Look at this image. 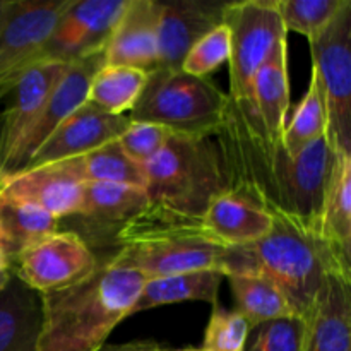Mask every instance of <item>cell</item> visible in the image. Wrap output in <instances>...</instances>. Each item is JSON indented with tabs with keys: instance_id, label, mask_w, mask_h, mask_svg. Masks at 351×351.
Masks as SVG:
<instances>
[{
	"instance_id": "obj_1",
	"label": "cell",
	"mask_w": 351,
	"mask_h": 351,
	"mask_svg": "<svg viewBox=\"0 0 351 351\" xmlns=\"http://www.w3.org/2000/svg\"><path fill=\"white\" fill-rule=\"evenodd\" d=\"M144 281L137 271L98 261L82 280L43 293L36 351H98L132 315Z\"/></svg>"
},
{
	"instance_id": "obj_2",
	"label": "cell",
	"mask_w": 351,
	"mask_h": 351,
	"mask_svg": "<svg viewBox=\"0 0 351 351\" xmlns=\"http://www.w3.org/2000/svg\"><path fill=\"white\" fill-rule=\"evenodd\" d=\"M240 271H256L269 278L302 319L311 312L329 273L351 274L322 239L317 223L287 215H274L271 230L259 242L232 247L228 273Z\"/></svg>"
},
{
	"instance_id": "obj_3",
	"label": "cell",
	"mask_w": 351,
	"mask_h": 351,
	"mask_svg": "<svg viewBox=\"0 0 351 351\" xmlns=\"http://www.w3.org/2000/svg\"><path fill=\"white\" fill-rule=\"evenodd\" d=\"M147 204L180 216L202 218L209 202L226 191L215 136L171 134L163 149L144 165Z\"/></svg>"
},
{
	"instance_id": "obj_4",
	"label": "cell",
	"mask_w": 351,
	"mask_h": 351,
	"mask_svg": "<svg viewBox=\"0 0 351 351\" xmlns=\"http://www.w3.org/2000/svg\"><path fill=\"white\" fill-rule=\"evenodd\" d=\"M225 112L226 93L209 77L191 75L182 69H153L129 119L156 123L178 136L213 137Z\"/></svg>"
},
{
	"instance_id": "obj_5",
	"label": "cell",
	"mask_w": 351,
	"mask_h": 351,
	"mask_svg": "<svg viewBox=\"0 0 351 351\" xmlns=\"http://www.w3.org/2000/svg\"><path fill=\"white\" fill-rule=\"evenodd\" d=\"M223 23L232 34L228 58L230 91L226 108L257 115L254 108L252 84L257 71L288 31L281 21L278 0H243L228 2Z\"/></svg>"
},
{
	"instance_id": "obj_6",
	"label": "cell",
	"mask_w": 351,
	"mask_h": 351,
	"mask_svg": "<svg viewBox=\"0 0 351 351\" xmlns=\"http://www.w3.org/2000/svg\"><path fill=\"white\" fill-rule=\"evenodd\" d=\"M312 74L328 115L329 146L351 154V2L345 0L331 23L308 40Z\"/></svg>"
},
{
	"instance_id": "obj_7",
	"label": "cell",
	"mask_w": 351,
	"mask_h": 351,
	"mask_svg": "<svg viewBox=\"0 0 351 351\" xmlns=\"http://www.w3.org/2000/svg\"><path fill=\"white\" fill-rule=\"evenodd\" d=\"M335 154L326 136L308 144L295 156H290L283 146L278 147L273 160L271 216L287 215L319 225Z\"/></svg>"
},
{
	"instance_id": "obj_8",
	"label": "cell",
	"mask_w": 351,
	"mask_h": 351,
	"mask_svg": "<svg viewBox=\"0 0 351 351\" xmlns=\"http://www.w3.org/2000/svg\"><path fill=\"white\" fill-rule=\"evenodd\" d=\"M69 0H9L0 23V101L24 72L41 62L45 47Z\"/></svg>"
},
{
	"instance_id": "obj_9",
	"label": "cell",
	"mask_w": 351,
	"mask_h": 351,
	"mask_svg": "<svg viewBox=\"0 0 351 351\" xmlns=\"http://www.w3.org/2000/svg\"><path fill=\"white\" fill-rule=\"evenodd\" d=\"M98 266L96 254L74 232H55L17 256L12 273L40 295L60 290Z\"/></svg>"
},
{
	"instance_id": "obj_10",
	"label": "cell",
	"mask_w": 351,
	"mask_h": 351,
	"mask_svg": "<svg viewBox=\"0 0 351 351\" xmlns=\"http://www.w3.org/2000/svg\"><path fill=\"white\" fill-rule=\"evenodd\" d=\"M103 65H105V48L67 65V71L58 81L48 101L45 103L36 119L29 123L26 132L21 136L10 156L3 163V177L23 171L41 144L51 136V132L86 101L89 84Z\"/></svg>"
},
{
	"instance_id": "obj_11",
	"label": "cell",
	"mask_w": 351,
	"mask_h": 351,
	"mask_svg": "<svg viewBox=\"0 0 351 351\" xmlns=\"http://www.w3.org/2000/svg\"><path fill=\"white\" fill-rule=\"evenodd\" d=\"M226 252L228 247L221 242L201 235L127 245L105 261L113 266L137 271L146 278H160L206 269L223 271Z\"/></svg>"
},
{
	"instance_id": "obj_12",
	"label": "cell",
	"mask_w": 351,
	"mask_h": 351,
	"mask_svg": "<svg viewBox=\"0 0 351 351\" xmlns=\"http://www.w3.org/2000/svg\"><path fill=\"white\" fill-rule=\"evenodd\" d=\"M123 5L125 0H69L41 60L71 64L103 50Z\"/></svg>"
},
{
	"instance_id": "obj_13",
	"label": "cell",
	"mask_w": 351,
	"mask_h": 351,
	"mask_svg": "<svg viewBox=\"0 0 351 351\" xmlns=\"http://www.w3.org/2000/svg\"><path fill=\"white\" fill-rule=\"evenodd\" d=\"M147 204L146 191L134 185L89 182L84 184L77 215L81 230L74 232L89 249H115V237L123 225Z\"/></svg>"
},
{
	"instance_id": "obj_14",
	"label": "cell",
	"mask_w": 351,
	"mask_h": 351,
	"mask_svg": "<svg viewBox=\"0 0 351 351\" xmlns=\"http://www.w3.org/2000/svg\"><path fill=\"white\" fill-rule=\"evenodd\" d=\"M129 125V117L110 115L93 103L84 101L41 144L24 170L81 156L89 151L98 149L119 139Z\"/></svg>"
},
{
	"instance_id": "obj_15",
	"label": "cell",
	"mask_w": 351,
	"mask_h": 351,
	"mask_svg": "<svg viewBox=\"0 0 351 351\" xmlns=\"http://www.w3.org/2000/svg\"><path fill=\"white\" fill-rule=\"evenodd\" d=\"M158 3V64L154 69L178 71L194 43L223 24L225 7L228 2L171 0Z\"/></svg>"
},
{
	"instance_id": "obj_16",
	"label": "cell",
	"mask_w": 351,
	"mask_h": 351,
	"mask_svg": "<svg viewBox=\"0 0 351 351\" xmlns=\"http://www.w3.org/2000/svg\"><path fill=\"white\" fill-rule=\"evenodd\" d=\"M0 192L31 202L60 221L81 211L84 182L62 160L3 177Z\"/></svg>"
},
{
	"instance_id": "obj_17",
	"label": "cell",
	"mask_w": 351,
	"mask_h": 351,
	"mask_svg": "<svg viewBox=\"0 0 351 351\" xmlns=\"http://www.w3.org/2000/svg\"><path fill=\"white\" fill-rule=\"evenodd\" d=\"M64 62L41 60L24 72L7 95L5 110L0 113V171L29 123L48 101L58 81L67 71Z\"/></svg>"
},
{
	"instance_id": "obj_18",
	"label": "cell",
	"mask_w": 351,
	"mask_h": 351,
	"mask_svg": "<svg viewBox=\"0 0 351 351\" xmlns=\"http://www.w3.org/2000/svg\"><path fill=\"white\" fill-rule=\"evenodd\" d=\"M156 0H125L105 47V65H125L149 72L158 64Z\"/></svg>"
},
{
	"instance_id": "obj_19",
	"label": "cell",
	"mask_w": 351,
	"mask_h": 351,
	"mask_svg": "<svg viewBox=\"0 0 351 351\" xmlns=\"http://www.w3.org/2000/svg\"><path fill=\"white\" fill-rule=\"evenodd\" d=\"M305 321V351H351V274L332 271Z\"/></svg>"
},
{
	"instance_id": "obj_20",
	"label": "cell",
	"mask_w": 351,
	"mask_h": 351,
	"mask_svg": "<svg viewBox=\"0 0 351 351\" xmlns=\"http://www.w3.org/2000/svg\"><path fill=\"white\" fill-rule=\"evenodd\" d=\"M202 221L209 235L223 245L242 247L266 237L273 216L249 199L225 191L209 202Z\"/></svg>"
},
{
	"instance_id": "obj_21",
	"label": "cell",
	"mask_w": 351,
	"mask_h": 351,
	"mask_svg": "<svg viewBox=\"0 0 351 351\" xmlns=\"http://www.w3.org/2000/svg\"><path fill=\"white\" fill-rule=\"evenodd\" d=\"M254 108L267 141L280 146L288 108H290V74H288V41L281 40L264 60L254 77Z\"/></svg>"
},
{
	"instance_id": "obj_22",
	"label": "cell",
	"mask_w": 351,
	"mask_h": 351,
	"mask_svg": "<svg viewBox=\"0 0 351 351\" xmlns=\"http://www.w3.org/2000/svg\"><path fill=\"white\" fill-rule=\"evenodd\" d=\"M41 317V295L12 274L0 293V351H36Z\"/></svg>"
},
{
	"instance_id": "obj_23",
	"label": "cell",
	"mask_w": 351,
	"mask_h": 351,
	"mask_svg": "<svg viewBox=\"0 0 351 351\" xmlns=\"http://www.w3.org/2000/svg\"><path fill=\"white\" fill-rule=\"evenodd\" d=\"M319 232L351 269V154L336 153L319 216Z\"/></svg>"
},
{
	"instance_id": "obj_24",
	"label": "cell",
	"mask_w": 351,
	"mask_h": 351,
	"mask_svg": "<svg viewBox=\"0 0 351 351\" xmlns=\"http://www.w3.org/2000/svg\"><path fill=\"white\" fill-rule=\"evenodd\" d=\"M223 280L225 273L219 269L146 278L139 298L132 308V315L154 307L182 304V302H206L216 305Z\"/></svg>"
},
{
	"instance_id": "obj_25",
	"label": "cell",
	"mask_w": 351,
	"mask_h": 351,
	"mask_svg": "<svg viewBox=\"0 0 351 351\" xmlns=\"http://www.w3.org/2000/svg\"><path fill=\"white\" fill-rule=\"evenodd\" d=\"M58 223L38 206L0 192V249L10 266L23 250L58 232Z\"/></svg>"
},
{
	"instance_id": "obj_26",
	"label": "cell",
	"mask_w": 351,
	"mask_h": 351,
	"mask_svg": "<svg viewBox=\"0 0 351 351\" xmlns=\"http://www.w3.org/2000/svg\"><path fill=\"white\" fill-rule=\"evenodd\" d=\"M225 278H228L232 288L235 312L249 322L250 328L274 319L297 315L283 291L264 274L256 271H240L228 273Z\"/></svg>"
},
{
	"instance_id": "obj_27",
	"label": "cell",
	"mask_w": 351,
	"mask_h": 351,
	"mask_svg": "<svg viewBox=\"0 0 351 351\" xmlns=\"http://www.w3.org/2000/svg\"><path fill=\"white\" fill-rule=\"evenodd\" d=\"M64 161L72 173L84 184L105 182V184H123L146 189L144 167L134 163L123 153L119 141H112L98 149Z\"/></svg>"
},
{
	"instance_id": "obj_28",
	"label": "cell",
	"mask_w": 351,
	"mask_h": 351,
	"mask_svg": "<svg viewBox=\"0 0 351 351\" xmlns=\"http://www.w3.org/2000/svg\"><path fill=\"white\" fill-rule=\"evenodd\" d=\"M147 82V72L125 65H103L93 77L86 101L110 115L132 112Z\"/></svg>"
},
{
	"instance_id": "obj_29",
	"label": "cell",
	"mask_w": 351,
	"mask_h": 351,
	"mask_svg": "<svg viewBox=\"0 0 351 351\" xmlns=\"http://www.w3.org/2000/svg\"><path fill=\"white\" fill-rule=\"evenodd\" d=\"M326 132H328V115H326L324 99L317 79L311 74L307 93L298 103L293 119L285 125L281 146L290 156H295L308 144L324 137Z\"/></svg>"
},
{
	"instance_id": "obj_30",
	"label": "cell",
	"mask_w": 351,
	"mask_h": 351,
	"mask_svg": "<svg viewBox=\"0 0 351 351\" xmlns=\"http://www.w3.org/2000/svg\"><path fill=\"white\" fill-rule=\"evenodd\" d=\"M343 3L345 0H278V9L285 29L311 40L331 23Z\"/></svg>"
},
{
	"instance_id": "obj_31",
	"label": "cell",
	"mask_w": 351,
	"mask_h": 351,
	"mask_svg": "<svg viewBox=\"0 0 351 351\" xmlns=\"http://www.w3.org/2000/svg\"><path fill=\"white\" fill-rule=\"evenodd\" d=\"M243 351H305V321L291 315L263 322L250 329Z\"/></svg>"
},
{
	"instance_id": "obj_32",
	"label": "cell",
	"mask_w": 351,
	"mask_h": 351,
	"mask_svg": "<svg viewBox=\"0 0 351 351\" xmlns=\"http://www.w3.org/2000/svg\"><path fill=\"white\" fill-rule=\"evenodd\" d=\"M232 51V34L225 23L206 33L194 47L189 50L182 62V71L197 77H208L209 74L228 62Z\"/></svg>"
},
{
	"instance_id": "obj_33",
	"label": "cell",
	"mask_w": 351,
	"mask_h": 351,
	"mask_svg": "<svg viewBox=\"0 0 351 351\" xmlns=\"http://www.w3.org/2000/svg\"><path fill=\"white\" fill-rule=\"evenodd\" d=\"M250 326L239 312L221 305H213L211 317L204 335L206 351H243L250 335Z\"/></svg>"
},
{
	"instance_id": "obj_34",
	"label": "cell",
	"mask_w": 351,
	"mask_h": 351,
	"mask_svg": "<svg viewBox=\"0 0 351 351\" xmlns=\"http://www.w3.org/2000/svg\"><path fill=\"white\" fill-rule=\"evenodd\" d=\"M171 132L165 127L149 122H130L125 132L119 137V144L123 153L134 161V163L144 165L153 160L158 153L165 147Z\"/></svg>"
},
{
	"instance_id": "obj_35",
	"label": "cell",
	"mask_w": 351,
	"mask_h": 351,
	"mask_svg": "<svg viewBox=\"0 0 351 351\" xmlns=\"http://www.w3.org/2000/svg\"><path fill=\"white\" fill-rule=\"evenodd\" d=\"M98 351H165L153 341H136L125 345H105Z\"/></svg>"
},
{
	"instance_id": "obj_36",
	"label": "cell",
	"mask_w": 351,
	"mask_h": 351,
	"mask_svg": "<svg viewBox=\"0 0 351 351\" xmlns=\"http://www.w3.org/2000/svg\"><path fill=\"white\" fill-rule=\"evenodd\" d=\"M12 267H5V269H0V293L5 290V287L9 285L10 278H12Z\"/></svg>"
},
{
	"instance_id": "obj_37",
	"label": "cell",
	"mask_w": 351,
	"mask_h": 351,
	"mask_svg": "<svg viewBox=\"0 0 351 351\" xmlns=\"http://www.w3.org/2000/svg\"><path fill=\"white\" fill-rule=\"evenodd\" d=\"M7 7H9V0H0V23H2L3 16H5Z\"/></svg>"
},
{
	"instance_id": "obj_38",
	"label": "cell",
	"mask_w": 351,
	"mask_h": 351,
	"mask_svg": "<svg viewBox=\"0 0 351 351\" xmlns=\"http://www.w3.org/2000/svg\"><path fill=\"white\" fill-rule=\"evenodd\" d=\"M5 267H10V264H9V261H7L3 250L0 249V269H5Z\"/></svg>"
},
{
	"instance_id": "obj_39",
	"label": "cell",
	"mask_w": 351,
	"mask_h": 351,
	"mask_svg": "<svg viewBox=\"0 0 351 351\" xmlns=\"http://www.w3.org/2000/svg\"><path fill=\"white\" fill-rule=\"evenodd\" d=\"M173 351H206L202 348H187V350H173Z\"/></svg>"
},
{
	"instance_id": "obj_40",
	"label": "cell",
	"mask_w": 351,
	"mask_h": 351,
	"mask_svg": "<svg viewBox=\"0 0 351 351\" xmlns=\"http://www.w3.org/2000/svg\"><path fill=\"white\" fill-rule=\"evenodd\" d=\"M2 178H3V175H2V171H0V182H2Z\"/></svg>"
}]
</instances>
